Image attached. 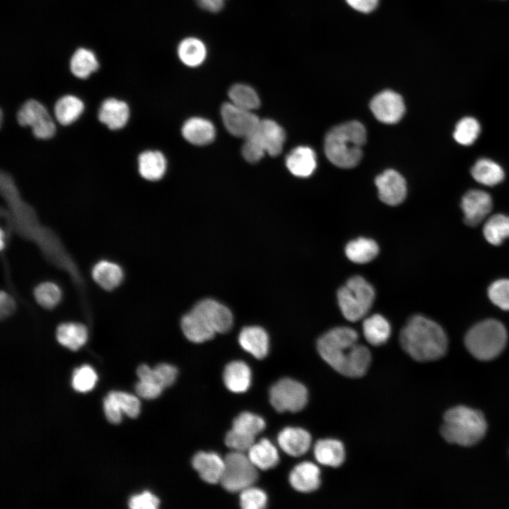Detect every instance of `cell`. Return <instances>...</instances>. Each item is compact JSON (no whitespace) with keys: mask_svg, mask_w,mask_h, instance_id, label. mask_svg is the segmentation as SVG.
Here are the masks:
<instances>
[{"mask_svg":"<svg viewBox=\"0 0 509 509\" xmlns=\"http://www.w3.org/2000/svg\"><path fill=\"white\" fill-rule=\"evenodd\" d=\"M375 299L371 284L360 276L350 278L337 292V300L344 317L356 322L366 315Z\"/></svg>","mask_w":509,"mask_h":509,"instance_id":"8992f818","label":"cell"},{"mask_svg":"<svg viewBox=\"0 0 509 509\" xmlns=\"http://www.w3.org/2000/svg\"><path fill=\"white\" fill-rule=\"evenodd\" d=\"M103 406L105 416L110 423L117 424L121 421L122 410L112 398L107 395L103 401Z\"/></svg>","mask_w":509,"mask_h":509,"instance_id":"f907efd6","label":"cell"},{"mask_svg":"<svg viewBox=\"0 0 509 509\" xmlns=\"http://www.w3.org/2000/svg\"><path fill=\"white\" fill-rule=\"evenodd\" d=\"M269 401L277 411L297 412L302 410L308 403V390L298 381L283 378L271 387Z\"/></svg>","mask_w":509,"mask_h":509,"instance_id":"9c48e42d","label":"cell"},{"mask_svg":"<svg viewBox=\"0 0 509 509\" xmlns=\"http://www.w3.org/2000/svg\"><path fill=\"white\" fill-rule=\"evenodd\" d=\"M69 67L74 76L86 80L98 69L99 62L93 51L81 47L71 56Z\"/></svg>","mask_w":509,"mask_h":509,"instance_id":"83f0119b","label":"cell"},{"mask_svg":"<svg viewBox=\"0 0 509 509\" xmlns=\"http://www.w3.org/2000/svg\"><path fill=\"white\" fill-rule=\"evenodd\" d=\"M0 304L1 316H6L11 314L15 308V303L13 299L4 292L1 293Z\"/></svg>","mask_w":509,"mask_h":509,"instance_id":"db71d44e","label":"cell"},{"mask_svg":"<svg viewBox=\"0 0 509 509\" xmlns=\"http://www.w3.org/2000/svg\"><path fill=\"white\" fill-rule=\"evenodd\" d=\"M160 503L159 499L150 493L144 491L143 493L132 496L129 501V506L131 509H156Z\"/></svg>","mask_w":509,"mask_h":509,"instance_id":"c3c4849f","label":"cell"},{"mask_svg":"<svg viewBox=\"0 0 509 509\" xmlns=\"http://www.w3.org/2000/svg\"><path fill=\"white\" fill-rule=\"evenodd\" d=\"M473 178L480 184L494 186L504 179V171L497 163L488 158L478 160L471 169Z\"/></svg>","mask_w":509,"mask_h":509,"instance_id":"f546056e","label":"cell"},{"mask_svg":"<svg viewBox=\"0 0 509 509\" xmlns=\"http://www.w3.org/2000/svg\"><path fill=\"white\" fill-rule=\"evenodd\" d=\"M481 131L479 122L474 117L462 118L456 124L453 133L455 140L463 146L474 143Z\"/></svg>","mask_w":509,"mask_h":509,"instance_id":"74e56055","label":"cell"},{"mask_svg":"<svg viewBox=\"0 0 509 509\" xmlns=\"http://www.w3.org/2000/svg\"><path fill=\"white\" fill-rule=\"evenodd\" d=\"M92 274L95 281L107 291L117 287L123 279L120 267L108 261H100L97 263L93 269Z\"/></svg>","mask_w":509,"mask_h":509,"instance_id":"836d02e7","label":"cell"},{"mask_svg":"<svg viewBox=\"0 0 509 509\" xmlns=\"http://www.w3.org/2000/svg\"><path fill=\"white\" fill-rule=\"evenodd\" d=\"M255 436L247 435L234 428L229 431L225 438L226 445L233 451L244 452L250 449L255 442Z\"/></svg>","mask_w":509,"mask_h":509,"instance_id":"f6af8a7d","label":"cell"},{"mask_svg":"<svg viewBox=\"0 0 509 509\" xmlns=\"http://www.w3.org/2000/svg\"><path fill=\"white\" fill-rule=\"evenodd\" d=\"M107 395L115 400L122 411H124L129 417L136 418L139 415L140 402L136 397L117 391H112Z\"/></svg>","mask_w":509,"mask_h":509,"instance_id":"ee69618b","label":"cell"},{"mask_svg":"<svg viewBox=\"0 0 509 509\" xmlns=\"http://www.w3.org/2000/svg\"><path fill=\"white\" fill-rule=\"evenodd\" d=\"M96 380L97 375L95 370L90 366L84 365L74 370L72 386L75 390L85 392L94 387Z\"/></svg>","mask_w":509,"mask_h":509,"instance_id":"60d3db41","label":"cell"},{"mask_svg":"<svg viewBox=\"0 0 509 509\" xmlns=\"http://www.w3.org/2000/svg\"><path fill=\"white\" fill-rule=\"evenodd\" d=\"M203 9L213 13L220 11L224 6L226 0H195Z\"/></svg>","mask_w":509,"mask_h":509,"instance_id":"f5cc1de1","label":"cell"},{"mask_svg":"<svg viewBox=\"0 0 509 509\" xmlns=\"http://www.w3.org/2000/svg\"><path fill=\"white\" fill-rule=\"evenodd\" d=\"M255 134L262 146L271 156L281 153L285 141V132L283 128L271 119L260 120Z\"/></svg>","mask_w":509,"mask_h":509,"instance_id":"e0dca14e","label":"cell"},{"mask_svg":"<svg viewBox=\"0 0 509 509\" xmlns=\"http://www.w3.org/2000/svg\"><path fill=\"white\" fill-rule=\"evenodd\" d=\"M289 482L297 491L302 493L315 491L321 484L320 468L310 462H301L290 472Z\"/></svg>","mask_w":509,"mask_h":509,"instance_id":"ffe728a7","label":"cell"},{"mask_svg":"<svg viewBox=\"0 0 509 509\" xmlns=\"http://www.w3.org/2000/svg\"><path fill=\"white\" fill-rule=\"evenodd\" d=\"M488 295L493 304L509 311V279H499L492 283L488 287Z\"/></svg>","mask_w":509,"mask_h":509,"instance_id":"b9f144b4","label":"cell"},{"mask_svg":"<svg viewBox=\"0 0 509 509\" xmlns=\"http://www.w3.org/2000/svg\"><path fill=\"white\" fill-rule=\"evenodd\" d=\"M493 201L491 195L480 189L467 192L461 200L464 221L469 226L479 225L491 212Z\"/></svg>","mask_w":509,"mask_h":509,"instance_id":"4fadbf2b","label":"cell"},{"mask_svg":"<svg viewBox=\"0 0 509 509\" xmlns=\"http://www.w3.org/2000/svg\"><path fill=\"white\" fill-rule=\"evenodd\" d=\"M37 302L45 308H52L59 302L62 296L59 288L51 282L37 286L34 292Z\"/></svg>","mask_w":509,"mask_h":509,"instance_id":"ab89813d","label":"cell"},{"mask_svg":"<svg viewBox=\"0 0 509 509\" xmlns=\"http://www.w3.org/2000/svg\"><path fill=\"white\" fill-rule=\"evenodd\" d=\"M345 252L351 262L365 264L376 257L379 252V247L373 240L359 238L350 241L346 245Z\"/></svg>","mask_w":509,"mask_h":509,"instance_id":"e575fe53","label":"cell"},{"mask_svg":"<svg viewBox=\"0 0 509 509\" xmlns=\"http://www.w3.org/2000/svg\"><path fill=\"white\" fill-rule=\"evenodd\" d=\"M507 332L496 320H486L474 325L465 337V345L470 353L481 361L497 357L504 349Z\"/></svg>","mask_w":509,"mask_h":509,"instance_id":"5b68a950","label":"cell"},{"mask_svg":"<svg viewBox=\"0 0 509 509\" xmlns=\"http://www.w3.org/2000/svg\"><path fill=\"white\" fill-rule=\"evenodd\" d=\"M347 4L355 10L368 13L375 9L378 0H346Z\"/></svg>","mask_w":509,"mask_h":509,"instance_id":"816d5d0a","label":"cell"},{"mask_svg":"<svg viewBox=\"0 0 509 509\" xmlns=\"http://www.w3.org/2000/svg\"><path fill=\"white\" fill-rule=\"evenodd\" d=\"M402 349L417 361L437 360L445 355L447 339L442 327L422 315H414L401 330Z\"/></svg>","mask_w":509,"mask_h":509,"instance_id":"7a4b0ae2","label":"cell"},{"mask_svg":"<svg viewBox=\"0 0 509 509\" xmlns=\"http://www.w3.org/2000/svg\"><path fill=\"white\" fill-rule=\"evenodd\" d=\"M483 233L491 245H501L509 238V216L501 213L491 216L484 226Z\"/></svg>","mask_w":509,"mask_h":509,"instance_id":"d590c367","label":"cell"},{"mask_svg":"<svg viewBox=\"0 0 509 509\" xmlns=\"http://www.w3.org/2000/svg\"><path fill=\"white\" fill-rule=\"evenodd\" d=\"M182 134L189 143L202 146L213 141L216 130L210 121L201 117H192L183 124Z\"/></svg>","mask_w":509,"mask_h":509,"instance_id":"484cf974","label":"cell"},{"mask_svg":"<svg viewBox=\"0 0 509 509\" xmlns=\"http://www.w3.org/2000/svg\"><path fill=\"white\" fill-rule=\"evenodd\" d=\"M225 467L221 483L230 492H238L253 486L258 478L257 468L248 455L233 451L225 459Z\"/></svg>","mask_w":509,"mask_h":509,"instance_id":"52a82bcc","label":"cell"},{"mask_svg":"<svg viewBox=\"0 0 509 509\" xmlns=\"http://www.w3.org/2000/svg\"><path fill=\"white\" fill-rule=\"evenodd\" d=\"M16 121L21 127L31 128L33 134L40 139H48L57 130L52 113L41 102L35 99L25 101L16 112Z\"/></svg>","mask_w":509,"mask_h":509,"instance_id":"ba28073f","label":"cell"},{"mask_svg":"<svg viewBox=\"0 0 509 509\" xmlns=\"http://www.w3.org/2000/svg\"><path fill=\"white\" fill-rule=\"evenodd\" d=\"M84 110L85 103L81 98L74 94H65L54 103L52 114L58 124L67 126L77 121Z\"/></svg>","mask_w":509,"mask_h":509,"instance_id":"603a6c76","label":"cell"},{"mask_svg":"<svg viewBox=\"0 0 509 509\" xmlns=\"http://www.w3.org/2000/svg\"><path fill=\"white\" fill-rule=\"evenodd\" d=\"M180 327L185 338L195 344L209 341L216 334L206 320L192 309L181 317Z\"/></svg>","mask_w":509,"mask_h":509,"instance_id":"ac0fdd59","label":"cell"},{"mask_svg":"<svg viewBox=\"0 0 509 509\" xmlns=\"http://www.w3.org/2000/svg\"><path fill=\"white\" fill-rule=\"evenodd\" d=\"M240 346L257 359L265 358L269 352V337L260 326L251 325L242 328L238 335Z\"/></svg>","mask_w":509,"mask_h":509,"instance_id":"2e32d148","label":"cell"},{"mask_svg":"<svg viewBox=\"0 0 509 509\" xmlns=\"http://www.w3.org/2000/svg\"><path fill=\"white\" fill-rule=\"evenodd\" d=\"M206 48L199 39L190 37L182 40L177 47L180 61L190 67L201 64L206 57Z\"/></svg>","mask_w":509,"mask_h":509,"instance_id":"1f68e13d","label":"cell"},{"mask_svg":"<svg viewBox=\"0 0 509 509\" xmlns=\"http://www.w3.org/2000/svg\"><path fill=\"white\" fill-rule=\"evenodd\" d=\"M242 153L244 158L250 163L259 161L266 153L255 132L245 139Z\"/></svg>","mask_w":509,"mask_h":509,"instance_id":"bcb514c9","label":"cell"},{"mask_svg":"<svg viewBox=\"0 0 509 509\" xmlns=\"http://www.w3.org/2000/svg\"><path fill=\"white\" fill-rule=\"evenodd\" d=\"M129 104L115 97L105 98L98 110L99 121L111 130L122 129L130 117Z\"/></svg>","mask_w":509,"mask_h":509,"instance_id":"9a60e30c","label":"cell"},{"mask_svg":"<svg viewBox=\"0 0 509 509\" xmlns=\"http://www.w3.org/2000/svg\"><path fill=\"white\" fill-rule=\"evenodd\" d=\"M363 330L366 341L373 346L384 344L388 340L391 332L388 321L379 314L365 319Z\"/></svg>","mask_w":509,"mask_h":509,"instance_id":"4dcf8cb0","label":"cell"},{"mask_svg":"<svg viewBox=\"0 0 509 509\" xmlns=\"http://www.w3.org/2000/svg\"><path fill=\"white\" fill-rule=\"evenodd\" d=\"M192 466L202 480L216 484L221 480L225 462L215 452H199L192 458Z\"/></svg>","mask_w":509,"mask_h":509,"instance_id":"44dd1931","label":"cell"},{"mask_svg":"<svg viewBox=\"0 0 509 509\" xmlns=\"http://www.w3.org/2000/svg\"><path fill=\"white\" fill-rule=\"evenodd\" d=\"M163 387L154 382L140 380L136 383L135 390L136 394L144 399H152L158 397L162 392Z\"/></svg>","mask_w":509,"mask_h":509,"instance_id":"681fc988","label":"cell"},{"mask_svg":"<svg viewBox=\"0 0 509 509\" xmlns=\"http://www.w3.org/2000/svg\"><path fill=\"white\" fill-rule=\"evenodd\" d=\"M157 382L163 387L172 385L177 378L176 367L169 363H160L153 368Z\"/></svg>","mask_w":509,"mask_h":509,"instance_id":"7dc6e473","label":"cell"},{"mask_svg":"<svg viewBox=\"0 0 509 509\" xmlns=\"http://www.w3.org/2000/svg\"><path fill=\"white\" fill-rule=\"evenodd\" d=\"M487 423L483 414L465 406H457L446 411L440 433L450 443L469 447L485 435Z\"/></svg>","mask_w":509,"mask_h":509,"instance_id":"277c9868","label":"cell"},{"mask_svg":"<svg viewBox=\"0 0 509 509\" xmlns=\"http://www.w3.org/2000/svg\"><path fill=\"white\" fill-rule=\"evenodd\" d=\"M286 165L293 175L307 177L311 175L316 168L315 153L308 146H298L287 156Z\"/></svg>","mask_w":509,"mask_h":509,"instance_id":"cb8c5ba5","label":"cell"},{"mask_svg":"<svg viewBox=\"0 0 509 509\" xmlns=\"http://www.w3.org/2000/svg\"><path fill=\"white\" fill-rule=\"evenodd\" d=\"M311 443L310 434L301 428L287 427L278 435V443L281 450L293 457L305 454L310 449Z\"/></svg>","mask_w":509,"mask_h":509,"instance_id":"d6986e66","label":"cell"},{"mask_svg":"<svg viewBox=\"0 0 509 509\" xmlns=\"http://www.w3.org/2000/svg\"><path fill=\"white\" fill-rule=\"evenodd\" d=\"M221 117L225 127L231 134L244 139L256 131L260 122L252 111L240 108L231 103L223 105Z\"/></svg>","mask_w":509,"mask_h":509,"instance_id":"30bf717a","label":"cell"},{"mask_svg":"<svg viewBox=\"0 0 509 509\" xmlns=\"http://www.w3.org/2000/svg\"><path fill=\"white\" fill-rule=\"evenodd\" d=\"M57 339L62 346L76 351L86 342L88 331L80 323H63L57 329Z\"/></svg>","mask_w":509,"mask_h":509,"instance_id":"d6a6232c","label":"cell"},{"mask_svg":"<svg viewBox=\"0 0 509 509\" xmlns=\"http://www.w3.org/2000/svg\"><path fill=\"white\" fill-rule=\"evenodd\" d=\"M375 183L382 202L396 206L404 200L406 185L405 180L398 172L388 169L375 178Z\"/></svg>","mask_w":509,"mask_h":509,"instance_id":"5bb4252c","label":"cell"},{"mask_svg":"<svg viewBox=\"0 0 509 509\" xmlns=\"http://www.w3.org/2000/svg\"><path fill=\"white\" fill-rule=\"evenodd\" d=\"M264 420L250 412H242L233 422V428L250 435L255 436L265 428Z\"/></svg>","mask_w":509,"mask_h":509,"instance_id":"f35d334b","label":"cell"},{"mask_svg":"<svg viewBox=\"0 0 509 509\" xmlns=\"http://www.w3.org/2000/svg\"><path fill=\"white\" fill-rule=\"evenodd\" d=\"M267 502L266 493L253 486L240 491V504L244 509H262L266 506Z\"/></svg>","mask_w":509,"mask_h":509,"instance_id":"7bdbcfd3","label":"cell"},{"mask_svg":"<svg viewBox=\"0 0 509 509\" xmlns=\"http://www.w3.org/2000/svg\"><path fill=\"white\" fill-rule=\"evenodd\" d=\"M223 378L226 387L230 391L235 393L244 392L250 385L251 370L244 361H231L226 365Z\"/></svg>","mask_w":509,"mask_h":509,"instance_id":"4316f807","label":"cell"},{"mask_svg":"<svg viewBox=\"0 0 509 509\" xmlns=\"http://www.w3.org/2000/svg\"><path fill=\"white\" fill-rule=\"evenodd\" d=\"M247 455L256 467L262 470L274 467L279 460L277 449L266 438L255 443Z\"/></svg>","mask_w":509,"mask_h":509,"instance_id":"f1b7e54d","label":"cell"},{"mask_svg":"<svg viewBox=\"0 0 509 509\" xmlns=\"http://www.w3.org/2000/svg\"><path fill=\"white\" fill-rule=\"evenodd\" d=\"M358 334L347 327L331 329L317 341L322 358L339 373L349 378H359L367 372L370 362L369 349L358 343Z\"/></svg>","mask_w":509,"mask_h":509,"instance_id":"6da1fadb","label":"cell"},{"mask_svg":"<svg viewBox=\"0 0 509 509\" xmlns=\"http://www.w3.org/2000/svg\"><path fill=\"white\" fill-rule=\"evenodd\" d=\"M200 315L216 333L225 334L233 325V315L229 308L213 298L197 301L192 308Z\"/></svg>","mask_w":509,"mask_h":509,"instance_id":"8fae6325","label":"cell"},{"mask_svg":"<svg viewBox=\"0 0 509 509\" xmlns=\"http://www.w3.org/2000/svg\"><path fill=\"white\" fill-rule=\"evenodd\" d=\"M366 141L364 126L357 121H350L333 127L324 139V152L334 165L351 168L360 162L362 147Z\"/></svg>","mask_w":509,"mask_h":509,"instance_id":"3957f363","label":"cell"},{"mask_svg":"<svg viewBox=\"0 0 509 509\" xmlns=\"http://www.w3.org/2000/svg\"><path fill=\"white\" fill-rule=\"evenodd\" d=\"M166 159L158 150L147 149L137 157L138 172L148 182H157L163 178L166 171Z\"/></svg>","mask_w":509,"mask_h":509,"instance_id":"7402d4cb","label":"cell"},{"mask_svg":"<svg viewBox=\"0 0 509 509\" xmlns=\"http://www.w3.org/2000/svg\"><path fill=\"white\" fill-rule=\"evenodd\" d=\"M315 460L321 464L338 467L343 464L346 453L344 446L338 440L326 438L316 442L313 447Z\"/></svg>","mask_w":509,"mask_h":509,"instance_id":"d4e9b609","label":"cell"},{"mask_svg":"<svg viewBox=\"0 0 509 509\" xmlns=\"http://www.w3.org/2000/svg\"><path fill=\"white\" fill-rule=\"evenodd\" d=\"M370 108L380 122L395 124L403 117L405 112L404 100L400 95L390 90H383L373 97Z\"/></svg>","mask_w":509,"mask_h":509,"instance_id":"7c38bea8","label":"cell"},{"mask_svg":"<svg viewBox=\"0 0 509 509\" xmlns=\"http://www.w3.org/2000/svg\"><path fill=\"white\" fill-rule=\"evenodd\" d=\"M228 96L231 103L242 109L252 111L260 105V100L257 92L251 86L236 83L230 87Z\"/></svg>","mask_w":509,"mask_h":509,"instance_id":"8d00e7d4","label":"cell"}]
</instances>
